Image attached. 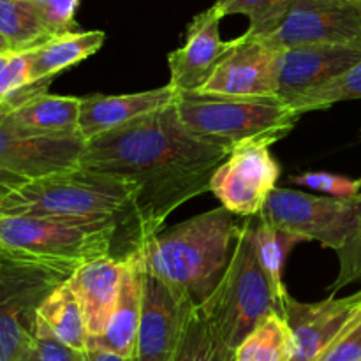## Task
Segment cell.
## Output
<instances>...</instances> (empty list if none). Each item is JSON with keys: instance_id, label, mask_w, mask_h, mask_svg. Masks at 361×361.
<instances>
[{"instance_id": "29", "label": "cell", "mask_w": 361, "mask_h": 361, "mask_svg": "<svg viewBox=\"0 0 361 361\" xmlns=\"http://www.w3.org/2000/svg\"><path fill=\"white\" fill-rule=\"evenodd\" d=\"M291 182L296 185L309 187L317 192L330 194L331 197H355L361 189V178H348L334 173H303L291 176Z\"/></svg>"}, {"instance_id": "2", "label": "cell", "mask_w": 361, "mask_h": 361, "mask_svg": "<svg viewBox=\"0 0 361 361\" xmlns=\"http://www.w3.org/2000/svg\"><path fill=\"white\" fill-rule=\"evenodd\" d=\"M224 207L204 212L148 240L134 252L145 271L185 291L201 305L229 264L240 226Z\"/></svg>"}, {"instance_id": "30", "label": "cell", "mask_w": 361, "mask_h": 361, "mask_svg": "<svg viewBox=\"0 0 361 361\" xmlns=\"http://www.w3.org/2000/svg\"><path fill=\"white\" fill-rule=\"evenodd\" d=\"M338 256V275L334 284L330 286L331 295H337L341 289L348 286L361 282V215L358 221V228L353 233L344 247L337 252Z\"/></svg>"}, {"instance_id": "40", "label": "cell", "mask_w": 361, "mask_h": 361, "mask_svg": "<svg viewBox=\"0 0 361 361\" xmlns=\"http://www.w3.org/2000/svg\"><path fill=\"white\" fill-rule=\"evenodd\" d=\"M349 2H353V4H355L356 7H358V0H349Z\"/></svg>"}, {"instance_id": "39", "label": "cell", "mask_w": 361, "mask_h": 361, "mask_svg": "<svg viewBox=\"0 0 361 361\" xmlns=\"http://www.w3.org/2000/svg\"><path fill=\"white\" fill-rule=\"evenodd\" d=\"M28 2H32V4H34V6H41V4L44 2V0H28Z\"/></svg>"}, {"instance_id": "41", "label": "cell", "mask_w": 361, "mask_h": 361, "mask_svg": "<svg viewBox=\"0 0 361 361\" xmlns=\"http://www.w3.org/2000/svg\"><path fill=\"white\" fill-rule=\"evenodd\" d=\"M358 9L361 11V0H358Z\"/></svg>"}, {"instance_id": "4", "label": "cell", "mask_w": 361, "mask_h": 361, "mask_svg": "<svg viewBox=\"0 0 361 361\" xmlns=\"http://www.w3.org/2000/svg\"><path fill=\"white\" fill-rule=\"evenodd\" d=\"M197 309L233 351L263 321L282 316V300L261 267L256 226L250 221L242 222L224 275Z\"/></svg>"}, {"instance_id": "27", "label": "cell", "mask_w": 361, "mask_h": 361, "mask_svg": "<svg viewBox=\"0 0 361 361\" xmlns=\"http://www.w3.org/2000/svg\"><path fill=\"white\" fill-rule=\"evenodd\" d=\"M300 240L289 233L281 231L274 226L261 221L256 226V247L257 256H259L261 267L267 271L268 279L271 282V288L279 295V298L284 303V298L289 295L282 282V270H284V261L289 250L298 243Z\"/></svg>"}, {"instance_id": "37", "label": "cell", "mask_w": 361, "mask_h": 361, "mask_svg": "<svg viewBox=\"0 0 361 361\" xmlns=\"http://www.w3.org/2000/svg\"><path fill=\"white\" fill-rule=\"evenodd\" d=\"M21 361H41V360H39V355H37V349H32V351L30 353H28V355L27 356H25V358L23 360H21Z\"/></svg>"}, {"instance_id": "7", "label": "cell", "mask_w": 361, "mask_h": 361, "mask_svg": "<svg viewBox=\"0 0 361 361\" xmlns=\"http://www.w3.org/2000/svg\"><path fill=\"white\" fill-rule=\"evenodd\" d=\"M67 279L0 249V361H21L35 348L39 309Z\"/></svg>"}, {"instance_id": "36", "label": "cell", "mask_w": 361, "mask_h": 361, "mask_svg": "<svg viewBox=\"0 0 361 361\" xmlns=\"http://www.w3.org/2000/svg\"><path fill=\"white\" fill-rule=\"evenodd\" d=\"M6 53H14L13 48L9 46V42L0 35V55H6Z\"/></svg>"}, {"instance_id": "9", "label": "cell", "mask_w": 361, "mask_h": 361, "mask_svg": "<svg viewBox=\"0 0 361 361\" xmlns=\"http://www.w3.org/2000/svg\"><path fill=\"white\" fill-rule=\"evenodd\" d=\"M281 166L267 145L247 143L235 147L219 166L210 190L222 207L236 217L259 215L270 194L277 189Z\"/></svg>"}, {"instance_id": "25", "label": "cell", "mask_w": 361, "mask_h": 361, "mask_svg": "<svg viewBox=\"0 0 361 361\" xmlns=\"http://www.w3.org/2000/svg\"><path fill=\"white\" fill-rule=\"evenodd\" d=\"M171 361H235V351L221 341L196 307Z\"/></svg>"}, {"instance_id": "1", "label": "cell", "mask_w": 361, "mask_h": 361, "mask_svg": "<svg viewBox=\"0 0 361 361\" xmlns=\"http://www.w3.org/2000/svg\"><path fill=\"white\" fill-rule=\"evenodd\" d=\"M229 152L190 133L175 104H169L87 141L80 166L137 185L116 233L127 245V257L159 235L176 208L210 190L212 178Z\"/></svg>"}, {"instance_id": "12", "label": "cell", "mask_w": 361, "mask_h": 361, "mask_svg": "<svg viewBox=\"0 0 361 361\" xmlns=\"http://www.w3.org/2000/svg\"><path fill=\"white\" fill-rule=\"evenodd\" d=\"M281 49L245 34L231 41L210 80L200 92L233 97H277V59Z\"/></svg>"}, {"instance_id": "35", "label": "cell", "mask_w": 361, "mask_h": 361, "mask_svg": "<svg viewBox=\"0 0 361 361\" xmlns=\"http://www.w3.org/2000/svg\"><path fill=\"white\" fill-rule=\"evenodd\" d=\"M83 361H133V360L123 358V356L115 355V353L106 351V349L88 345L87 351L83 353Z\"/></svg>"}, {"instance_id": "28", "label": "cell", "mask_w": 361, "mask_h": 361, "mask_svg": "<svg viewBox=\"0 0 361 361\" xmlns=\"http://www.w3.org/2000/svg\"><path fill=\"white\" fill-rule=\"evenodd\" d=\"M358 99H361V60L330 83L300 95L289 106L298 115H303L307 111L326 109L337 102L358 101Z\"/></svg>"}, {"instance_id": "13", "label": "cell", "mask_w": 361, "mask_h": 361, "mask_svg": "<svg viewBox=\"0 0 361 361\" xmlns=\"http://www.w3.org/2000/svg\"><path fill=\"white\" fill-rule=\"evenodd\" d=\"M360 310L361 291L344 298L331 295L317 303H302L291 295L286 296L282 317L293 335L291 361H316Z\"/></svg>"}, {"instance_id": "22", "label": "cell", "mask_w": 361, "mask_h": 361, "mask_svg": "<svg viewBox=\"0 0 361 361\" xmlns=\"http://www.w3.org/2000/svg\"><path fill=\"white\" fill-rule=\"evenodd\" d=\"M39 317L51 330V334L74 351L85 353L88 348V331L83 312L76 296L67 286L60 284L39 309Z\"/></svg>"}, {"instance_id": "26", "label": "cell", "mask_w": 361, "mask_h": 361, "mask_svg": "<svg viewBox=\"0 0 361 361\" xmlns=\"http://www.w3.org/2000/svg\"><path fill=\"white\" fill-rule=\"evenodd\" d=\"M293 4L295 0H217L214 6L221 18L245 14L250 21L247 37L263 39L281 27Z\"/></svg>"}, {"instance_id": "17", "label": "cell", "mask_w": 361, "mask_h": 361, "mask_svg": "<svg viewBox=\"0 0 361 361\" xmlns=\"http://www.w3.org/2000/svg\"><path fill=\"white\" fill-rule=\"evenodd\" d=\"M176 92L169 85L154 90L123 95H90L81 99L80 134L85 143L101 134L120 129L145 115L175 102Z\"/></svg>"}, {"instance_id": "15", "label": "cell", "mask_w": 361, "mask_h": 361, "mask_svg": "<svg viewBox=\"0 0 361 361\" xmlns=\"http://www.w3.org/2000/svg\"><path fill=\"white\" fill-rule=\"evenodd\" d=\"M85 140L78 136H35L0 118V169L25 180H37L80 166Z\"/></svg>"}, {"instance_id": "16", "label": "cell", "mask_w": 361, "mask_h": 361, "mask_svg": "<svg viewBox=\"0 0 361 361\" xmlns=\"http://www.w3.org/2000/svg\"><path fill=\"white\" fill-rule=\"evenodd\" d=\"M221 14L215 6L194 16L185 32V42L168 55L169 87L175 92H200L231 49V41L219 34Z\"/></svg>"}, {"instance_id": "14", "label": "cell", "mask_w": 361, "mask_h": 361, "mask_svg": "<svg viewBox=\"0 0 361 361\" xmlns=\"http://www.w3.org/2000/svg\"><path fill=\"white\" fill-rule=\"evenodd\" d=\"M360 60L361 41L281 49L277 59V97L291 104L300 95L330 83Z\"/></svg>"}, {"instance_id": "34", "label": "cell", "mask_w": 361, "mask_h": 361, "mask_svg": "<svg viewBox=\"0 0 361 361\" xmlns=\"http://www.w3.org/2000/svg\"><path fill=\"white\" fill-rule=\"evenodd\" d=\"M28 180L21 178V176L13 175V173H7L0 169V203L6 196H9L14 189H18L20 185L27 183Z\"/></svg>"}, {"instance_id": "33", "label": "cell", "mask_w": 361, "mask_h": 361, "mask_svg": "<svg viewBox=\"0 0 361 361\" xmlns=\"http://www.w3.org/2000/svg\"><path fill=\"white\" fill-rule=\"evenodd\" d=\"M35 349L41 361H83V353L74 351L69 345L60 342L41 317L37 319V330H35Z\"/></svg>"}, {"instance_id": "8", "label": "cell", "mask_w": 361, "mask_h": 361, "mask_svg": "<svg viewBox=\"0 0 361 361\" xmlns=\"http://www.w3.org/2000/svg\"><path fill=\"white\" fill-rule=\"evenodd\" d=\"M360 215L361 194L331 197L275 189L259 217L267 224L296 236L300 242H319L338 252L358 228Z\"/></svg>"}, {"instance_id": "5", "label": "cell", "mask_w": 361, "mask_h": 361, "mask_svg": "<svg viewBox=\"0 0 361 361\" xmlns=\"http://www.w3.org/2000/svg\"><path fill=\"white\" fill-rule=\"evenodd\" d=\"M173 104L190 133L229 150L247 143L271 147L288 136L300 118L279 97L176 92Z\"/></svg>"}, {"instance_id": "38", "label": "cell", "mask_w": 361, "mask_h": 361, "mask_svg": "<svg viewBox=\"0 0 361 361\" xmlns=\"http://www.w3.org/2000/svg\"><path fill=\"white\" fill-rule=\"evenodd\" d=\"M11 55H13V53H6V55H0V71L4 69V66H6L7 60H9Z\"/></svg>"}, {"instance_id": "20", "label": "cell", "mask_w": 361, "mask_h": 361, "mask_svg": "<svg viewBox=\"0 0 361 361\" xmlns=\"http://www.w3.org/2000/svg\"><path fill=\"white\" fill-rule=\"evenodd\" d=\"M80 106L81 97L44 94L9 113L0 109V118L7 126L35 136H78Z\"/></svg>"}, {"instance_id": "6", "label": "cell", "mask_w": 361, "mask_h": 361, "mask_svg": "<svg viewBox=\"0 0 361 361\" xmlns=\"http://www.w3.org/2000/svg\"><path fill=\"white\" fill-rule=\"evenodd\" d=\"M116 233V222L0 215V249L69 277L83 264L111 256Z\"/></svg>"}, {"instance_id": "31", "label": "cell", "mask_w": 361, "mask_h": 361, "mask_svg": "<svg viewBox=\"0 0 361 361\" xmlns=\"http://www.w3.org/2000/svg\"><path fill=\"white\" fill-rule=\"evenodd\" d=\"M316 361H361V310Z\"/></svg>"}, {"instance_id": "3", "label": "cell", "mask_w": 361, "mask_h": 361, "mask_svg": "<svg viewBox=\"0 0 361 361\" xmlns=\"http://www.w3.org/2000/svg\"><path fill=\"white\" fill-rule=\"evenodd\" d=\"M136 192L137 185L130 180L76 166L14 189L0 203V215L116 222L120 226Z\"/></svg>"}, {"instance_id": "24", "label": "cell", "mask_w": 361, "mask_h": 361, "mask_svg": "<svg viewBox=\"0 0 361 361\" xmlns=\"http://www.w3.org/2000/svg\"><path fill=\"white\" fill-rule=\"evenodd\" d=\"M293 335L282 316H271L236 348L235 361H291Z\"/></svg>"}, {"instance_id": "32", "label": "cell", "mask_w": 361, "mask_h": 361, "mask_svg": "<svg viewBox=\"0 0 361 361\" xmlns=\"http://www.w3.org/2000/svg\"><path fill=\"white\" fill-rule=\"evenodd\" d=\"M78 4L80 0H44L41 6H37L42 23L53 37L74 32V14Z\"/></svg>"}, {"instance_id": "21", "label": "cell", "mask_w": 361, "mask_h": 361, "mask_svg": "<svg viewBox=\"0 0 361 361\" xmlns=\"http://www.w3.org/2000/svg\"><path fill=\"white\" fill-rule=\"evenodd\" d=\"M106 34L101 30L67 32L55 35L44 44L27 51L30 81L55 78L62 71L83 62L104 44Z\"/></svg>"}, {"instance_id": "10", "label": "cell", "mask_w": 361, "mask_h": 361, "mask_svg": "<svg viewBox=\"0 0 361 361\" xmlns=\"http://www.w3.org/2000/svg\"><path fill=\"white\" fill-rule=\"evenodd\" d=\"M196 307L185 291L143 270V309L133 361H171Z\"/></svg>"}, {"instance_id": "11", "label": "cell", "mask_w": 361, "mask_h": 361, "mask_svg": "<svg viewBox=\"0 0 361 361\" xmlns=\"http://www.w3.org/2000/svg\"><path fill=\"white\" fill-rule=\"evenodd\" d=\"M277 49L361 41V11L349 0H295L281 27L263 37Z\"/></svg>"}, {"instance_id": "18", "label": "cell", "mask_w": 361, "mask_h": 361, "mask_svg": "<svg viewBox=\"0 0 361 361\" xmlns=\"http://www.w3.org/2000/svg\"><path fill=\"white\" fill-rule=\"evenodd\" d=\"M122 271L123 259L106 256L83 264L67 279V286L83 312L88 341L104 334L118 296Z\"/></svg>"}, {"instance_id": "19", "label": "cell", "mask_w": 361, "mask_h": 361, "mask_svg": "<svg viewBox=\"0 0 361 361\" xmlns=\"http://www.w3.org/2000/svg\"><path fill=\"white\" fill-rule=\"evenodd\" d=\"M141 309H143V268L140 259L130 254L123 259L118 296L104 334L99 338H90L88 345L133 360Z\"/></svg>"}, {"instance_id": "23", "label": "cell", "mask_w": 361, "mask_h": 361, "mask_svg": "<svg viewBox=\"0 0 361 361\" xmlns=\"http://www.w3.org/2000/svg\"><path fill=\"white\" fill-rule=\"evenodd\" d=\"M0 35L14 53L30 51L53 37L28 0H0Z\"/></svg>"}]
</instances>
